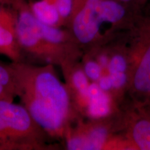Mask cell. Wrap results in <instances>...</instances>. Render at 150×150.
Returning <instances> with one entry per match:
<instances>
[{
	"label": "cell",
	"instance_id": "obj_9",
	"mask_svg": "<svg viewBox=\"0 0 150 150\" xmlns=\"http://www.w3.org/2000/svg\"><path fill=\"white\" fill-rule=\"evenodd\" d=\"M29 5L31 13L41 23L51 27H63V20L54 3L48 0H37L29 1Z\"/></svg>",
	"mask_w": 150,
	"mask_h": 150
},
{
	"label": "cell",
	"instance_id": "obj_17",
	"mask_svg": "<svg viewBox=\"0 0 150 150\" xmlns=\"http://www.w3.org/2000/svg\"><path fill=\"white\" fill-rule=\"evenodd\" d=\"M0 4L12 7L18 11L22 7L29 4L27 0H0Z\"/></svg>",
	"mask_w": 150,
	"mask_h": 150
},
{
	"label": "cell",
	"instance_id": "obj_14",
	"mask_svg": "<svg viewBox=\"0 0 150 150\" xmlns=\"http://www.w3.org/2000/svg\"><path fill=\"white\" fill-rule=\"evenodd\" d=\"M127 68V63L125 57L115 54L110 59L107 70L108 74H112L115 72H125Z\"/></svg>",
	"mask_w": 150,
	"mask_h": 150
},
{
	"label": "cell",
	"instance_id": "obj_18",
	"mask_svg": "<svg viewBox=\"0 0 150 150\" xmlns=\"http://www.w3.org/2000/svg\"><path fill=\"white\" fill-rule=\"evenodd\" d=\"M109 60L110 59L106 55V54H101V55H99L98 57H97V61L98 62L99 64L100 65V66L102 67L103 70H104V69H106V70H107L108 63H109Z\"/></svg>",
	"mask_w": 150,
	"mask_h": 150
},
{
	"label": "cell",
	"instance_id": "obj_15",
	"mask_svg": "<svg viewBox=\"0 0 150 150\" xmlns=\"http://www.w3.org/2000/svg\"><path fill=\"white\" fill-rule=\"evenodd\" d=\"M109 75L111 79L112 88L120 89L127 83V76L125 72H115Z\"/></svg>",
	"mask_w": 150,
	"mask_h": 150
},
{
	"label": "cell",
	"instance_id": "obj_2",
	"mask_svg": "<svg viewBox=\"0 0 150 150\" xmlns=\"http://www.w3.org/2000/svg\"><path fill=\"white\" fill-rule=\"evenodd\" d=\"M130 8L117 0H80L66 27L81 48L91 45L102 38L104 24L122 27L130 21Z\"/></svg>",
	"mask_w": 150,
	"mask_h": 150
},
{
	"label": "cell",
	"instance_id": "obj_8",
	"mask_svg": "<svg viewBox=\"0 0 150 150\" xmlns=\"http://www.w3.org/2000/svg\"><path fill=\"white\" fill-rule=\"evenodd\" d=\"M111 111L110 98L97 82H91L88 90V104L84 112L93 119L107 116Z\"/></svg>",
	"mask_w": 150,
	"mask_h": 150
},
{
	"label": "cell",
	"instance_id": "obj_4",
	"mask_svg": "<svg viewBox=\"0 0 150 150\" xmlns=\"http://www.w3.org/2000/svg\"><path fill=\"white\" fill-rule=\"evenodd\" d=\"M17 33L24 53L29 54L47 64H52L41 24L31 13L29 4L17 11Z\"/></svg>",
	"mask_w": 150,
	"mask_h": 150
},
{
	"label": "cell",
	"instance_id": "obj_13",
	"mask_svg": "<svg viewBox=\"0 0 150 150\" xmlns=\"http://www.w3.org/2000/svg\"><path fill=\"white\" fill-rule=\"evenodd\" d=\"M81 65L86 76L91 81L97 82L103 74V69L97 61L85 58Z\"/></svg>",
	"mask_w": 150,
	"mask_h": 150
},
{
	"label": "cell",
	"instance_id": "obj_3",
	"mask_svg": "<svg viewBox=\"0 0 150 150\" xmlns=\"http://www.w3.org/2000/svg\"><path fill=\"white\" fill-rule=\"evenodd\" d=\"M47 136L22 105L0 100V149H42Z\"/></svg>",
	"mask_w": 150,
	"mask_h": 150
},
{
	"label": "cell",
	"instance_id": "obj_10",
	"mask_svg": "<svg viewBox=\"0 0 150 150\" xmlns=\"http://www.w3.org/2000/svg\"><path fill=\"white\" fill-rule=\"evenodd\" d=\"M133 85L138 93L146 95L150 94V45L135 71Z\"/></svg>",
	"mask_w": 150,
	"mask_h": 150
},
{
	"label": "cell",
	"instance_id": "obj_16",
	"mask_svg": "<svg viewBox=\"0 0 150 150\" xmlns=\"http://www.w3.org/2000/svg\"><path fill=\"white\" fill-rule=\"evenodd\" d=\"M97 83H98L100 88L106 93H108V91L112 89L111 79L108 73L107 74H102Z\"/></svg>",
	"mask_w": 150,
	"mask_h": 150
},
{
	"label": "cell",
	"instance_id": "obj_19",
	"mask_svg": "<svg viewBox=\"0 0 150 150\" xmlns=\"http://www.w3.org/2000/svg\"><path fill=\"white\" fill-rule=\"evenodd\" d=\"M117 1L127 6L129 8H130L131 5L135 4H137V2L139 3L140 1H142V0H117Z\"/></svg>",
	"mask_w": 150,
	"mask_h": 150
},
{
	"label": "cell",
	"instance_id": "obj_12",
	"mask_svg": "<svg viewBox=\"0 0 150 150\" xmlns=\"http://www.w3.org/2000/svg\"><path fill=\"white\" fill-rule=\"evenodd\" d=\"M134 143L139 149L150 150V120L140 119L134 124L131 130Z\"/></svg>",
	"mask_w": 150,
	"mask_h": 150
},
{
	"label": "cell",
	"instance_id": "obj_7",
	"mask_svg": "<svg viewBox=\"0 0 150 150\" xmlns=\"http://www.w3.org/2000/svg\"><path fill=\"white\" fill-rule=\"evenodd\" d=\"M61 67L64 75L65 85L75 108L80 114L83 113L88 104L90 79L78 61L68 62Z\"/></svg>",
	"mask_w": 150,
	"mask_h": 150
},
{
	"label": "cell",
	"instance_id": "obj_5",
	"mask_svg": "<svg viewBox=\"0 0 150 150\" xmlns=\"http://www.w3.org/2000/svg\"><path fill=\"white\" fill-rule=\"evenodd\" d=\"M108 137L106 127L78 121L70 129L64 140L67 149H101L106 146Z\"/></svg>",
	"mask_w": 150,
	"mask_h": 150
},
{
	"label": "cell",
	"instance_id": "obj_11",
	"mask_svg": "<svg viewBox=\"0 0 150 150\" xmlns=\"http://www.w3.org/2000/svg\"><path fill=\"white\" fill-rule=\"evenodd\" d=\"M16 97L14 76L10 64L0 61V100L13 102Z\"/></svg>",
	"mask_w": 150,
	"mask_h": 150
},
{
	"label": "cell",
	"instance_id": "obj_20",
	"mask_svg": "<svg viewBox=\"0 0 150 150\" xmlns=\"http://www.w3.org/2000/svg\"><path fill=\"white\" fill-rule=\"evenodd\" d=\"M48 1H51V2H52V3H54V1H55V0H48Z\"/></svg>",
	"mask_w": 150,
	"mask_h": 150
},
{
	"label": "cell",
	"instance_id": "obj_6",
	"mask_svg": "<svg viewBox=\"0 0 150 150\" xmlns=\"http://www.w3.org/2000/svg\"><path fill=\"white\" fill-rule=\"evenodd\" d=\"M24 52L17 33V11L0 4V55L22 62Z\"/></svg>",
	"mask_w": 150,
	"mask_h": 150
},
{
	"label": "cell",
	"instance_id": "obj_1",
	"mask_svg": "<svg viewBox=\"0 0 150 150\" xmlns=\"http://www.w3.org/2000/svg\"><path fill=\"white\" fill-rule=\"evenodd\" d=\"M11 65L16 97L22 106L49 136L65 139L80 113L54 65L35 66L22 61L12 62Z\"/></svg>",
	"mask_w": 150,
	"mask_h": 150
}]
</instances>
